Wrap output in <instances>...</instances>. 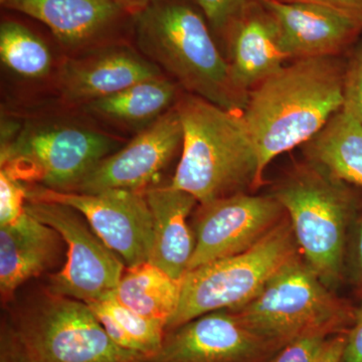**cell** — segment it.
Masks as SVG:
<instances>
[{
  "label": "cell",
  "instance_id": "1",
  "mask_svg": "<svg viewBox=\"0 0 362 362\" xmlns=\"http://www.w3.org/2000/svg\"><path fill=\"white\" fill-rule=\"evenodd\" d=\"M345 59H296L250 92L243 112L259 175L276 157L303 145L342 108Z\"/></svg>",
  "mask_w": 362,
  "mask_h": 362
},
{
  "label": "cell",
  "instance_id": "2",
  "mask_svg": "<svg viewBox=\"0 0 362 362\" xmlns=\"http://www.w3.org/2000/svg\"><path fill=\"white\" fill-rule=\"evenodd\" d=\"M135 35L145 58L176 84L211 103L243 113L247 95L230 75L206 16L189 0H150L136 14Z\"/></svg>",
  "mask_w": 362,
  "mask_h": 362
},
{
  "label": "cell",
  "instance_id": "3",
  "mask_svg": "<svg viewBox=\"0 0 362 362\" xmlns=\"http://www.w3.org/2000/svg\"><path fill=\"white\" fill-rule=\"evenodd\" d=\"M175 108L183 139L171 187L204 204L263 185L258 154L243 113L188 93L178 98Z\"/></svg>",
  "mask_w": 362,
  "mask_h": 362
},
{
  "label": "cell",
  "instance_id": "4",
  "mask_svg": "<svg viewBox=\"0 0 362 362\" xmlns=\"http://www.w3.org/2000/svg\"><path fill=\"white\" fill-rule=\"evenodd\" d=\"M0 362H152L122 349L84 302L45 289L9 309L0 331Z\"/></svg>",
  "mask_w": 362,
  "mask_h": 362
},
{
  "label": "cell",
  "instance_id": "5",
  "mask_svg": "<svg viewBox=\"0 0 362 362\" xmlns=\"http://www.w3.org/2000/svg\"><path fill=\"white\" fill-rule=\"evenodd\" d=\"M356 188L306 160L271 192L284 207L305 262L331 290L345 278L350 226L362 199Z\"/></svg>",
  "mask_w": 362,
  "mask_h": 362
},
{
  "label": "cell",
  "instance_id": "6",
  "mask_svg": "<svg viewBox=\"0 0 362 362\" xmlns=\"http://www.w3.org/2000/svg\"><path fill=\"white\" fill-rule=\"evenodd\" d=\"M356 310L299 256L275 274L252 301L230 311L250 329L282 349L309 333H346Z\"/></svg>",
  "mask_w": 362,
  "mask_h": 362
},
{
  "label": "cell",
  "instance_id": "7",
  "mask_svg": "<svg viewBox=\"0 0 362 362\" xmlns=\"http://www.w3.org/2000/svg\"><path fill=\"white\" fill-rule=\"evenodd\" d=\"M299 247L289 218L251 249L188 271L181 281L180 304L166 332L211 312L233 310L252 301L292 259Z\"/></svg>",
  "mask_w": 362,
  "mask_h": 362
},
{
  "label": "cell",
  "instance_id": "8",
  "mask_svg": "<svg viewBox=\"0 0 362 362\" xmlns=\"http://www.w3.org/2000/svg\"><path fill=\"white\" fill-rule=\"evenodd\" d=\"M118 147L111 136L86 126L30 122L0 147V169L28 185L73 192Z\"/></svg>",
  "mask_w": 362,
  "mask_h": 362
},
{
  "label": "cell",
  "instance_id": "9",
  "mask_svg": "<svg viewBox=\"0 0 362 362\" xmlns=\"http://www.w3.org/2000/svg\"><path fill=\"white\" fill-rule=\"evenodd\" d=\"M25 211L54 228L66 243L65 264L49 276L47 291L86 304L115 291L125 264L100 239L80 211L59 202L42 201L26 202Z\"/></svg>",
  "mask_w": 362,
  "mask_h": 362
},
{
  "label": "cell",
  "instance_id": "10",
  "mask_svg": "<svg viewBox=\"0 0 362 362\" xmlns=\"http://www.w3.org/2000/svg\"><path fill=\"white\" fill-rule=\"evenodd\" d=\"M28 201L59 202L77 209L126 268L149 261L153 218L144 192L108 189L80 194L33 185L28 187Z\"/></svg>",
  "mask_w": 362,
  "mask_h": 362
},
{
  "label": "cell",
  "instance_id": "11",
  "mask_svg": "<svg viewBox=\"0 0 362 362\" xmlns=\"http://www.w3.org/2000/svg\"><path fill=\"white\" fill-rule=\"evenodd\" d=\"M286 216L271 194L243 192L199 204L192 223L195 246L188 271L251 249Z\"/></svg>",
  "mask_w": 362,
  "mask_h": 362
},
{
  "label": "cell",
  "instance_id": "12",
  "mask_svg": "<svg viewBox=\"0 0 362 362\" xmlns=\"http://www.w3.org/2000/svg\"><path fill=\"white\" fill-rule=\"evenodd\" d=\"M280 349L225 309L168 331L152 362H267Z\"/></svg>",
  "mask_w": 362,
  "mask_h": 362
},
{
  "label": "cell",
  "instance_id": "13",
  "mask_svg": "<svg viewBox=\"0 0 362 362\" xmlns=\"http://www.w3.org/2000/svg\"><path fill=\"white\" fill-rule=\"evenodd\" d=\"M183 131L175 107L140 131L123 148L107 156L73 192L108 189L145 192L154 187L162 169L182 145Z\"/></svg>",
  "mask_w": 362,
  "mask_h": 362
},
{
  "label": "cell",
  "instance_id": "14",
  "mask_svg": "<svg viewBox=\"0 0 362 362\" xmlns=\"http://www.w3.org/2000/svg\"><path fill=\"white\" fill-rule=\"evenodd\" d=\"M286 59L340 57L362 37V21L331 7L308 2L262 0Z\"/></svg>",
  "mask_w": 362,
  "mask_h": 362
},
{
  "label": "cell",
  "instance_id": "15",
  "mask_svg": "<svg viewBox=\"0 0 362 362\" xmlns=\"http://www.w3.org/2000/svg\"><path fill=\"white\" fill-rule=\"evenodd\" d=\"M161 76L156 64L127 45H109L64 62L58 87L68 103L86 105Z\"/></svg>",
  "mask_w": 362,
  "mask_h": 362
},
{
  "label": "cell",
  "instance_id": "16",
  "mask_svg": "<svg viewBox=\"0 0 362 362\" xmlns=\"http://www.w3.org/2000/svg\"><path fill=\"white\" fill-rule=\"evenodd\" d=\"M63 238L52 226L25 213L0 226V294L4 304L30 279L51 270L63 252Z\"/></svg>",
  "mask_w": 362,
  "mask_h": 362
},
{
  "label": "cell",
  "instance_id": "17",
  "mask_svg": "<svg viewBox=\"0 0 362 362\" xmlns=\"http://www.w3.org/2000/svg\"><path fill=\"white\" fill-rule=\"evenodd\" d=\"M2 6L44 23L70 49L93 44L128 16L114 0H8Z\"/></svg>",
  "mask_w": 362,
  "mask_h": 362
},
{
  "label": "cell",
  "instance_id": "18",
  "mask_svg": "<svg viewBox=\"0 0 362 362\" xmlns=\"http://www.w3.org/2000/svg\"><path fill=\"white\" fill-rule=\"evenodd\" d=\"M226 59L235 87L250 92L284 68L275 25L263 4L252 8L233 26L225 40Z\"/></svg>",
  "mask_w": 362,
  "mask_h": 362
},
{
  "label": "cell",
  "instance_id": "19",
  "mask_svg": "<svg viewBox=\"0 0 362 362\" xmlns=\"http://www.w3.org/2000/svg\"><path fill=\"white\" fill-rule=\"evenodd\" d=\"M153 218V247L149 263L182 281L194 252L195 240L187 218L199 202L170 185L145 190Z\"/></svg>",
  "mask_w": 362,
  "mask_h": 362
},
{
  "label": "cell",
  "instance_id": "20",
  "mask_svg": "<svg viewBox=\"0 0 362 362\" xmlns=\"http://www.w3.org/2000/svg\"><path fill=\"white\" fill-rule=\"evenodd\" d=\"M178 88L173 78L161 76L90 102L84 109L98 118L142 130L175 106Z\"/></svg>",
  "mask_w": 362,
  "mask_h": 362
},
{
  "label": "cell",
  "instance_id": "21",
  "mask_svg": "<svg viewBox=\"0 0 362 362\" xmlns=\"http://www.w3.org/2000/svg\"><path fill=\"white\" fill-rule=\"evenodd\" d=\"M306 160L362 188V124L340 110L303 145Z\"/></svg>",
  "mask_w": 362,
  "mask_h": 362
},
{
  "label": "cell",
  "instance_id": "22",
  "mask_svg": "<svg viewBox=\"0 0 362 362\" xmlns=\"http://www.w3.org/2000/svg\"><path fill=\"white\" fill-rule=\"evenodd\" d=\"M112 294L131 310L166 326L180 304L181 281L145 262L126 268Z\"/></svg>",
  "mask_w": 362,
  "mask_h": 362
},
{
  "label": "cell",
  "instance_id": "23",
  "mask_svg": "<svg viewBox=\"0 0 362 362\" xmlns=\"http://www.w3.org/2000/svg\"><path fill=\"white\" fill-rule=\"evenodd\" d=\"M107 334L122 349L154 357L160 351L166 326L121 304L113 294L88 304Z\"/></svg>",
  "mask_w": 362,
  "mask_h": 362
},
{
  "label": "cell",
  "instance_id": "24",
  "mask_svg": "<svg viewBox=\"0 0 362 362\" xmlns=\"http://www.w3.org/2000/svg\"><path fill=\"white\" fill-rule=\"evenodd\" d=\"M0 59L21 77L44 78L52 68V54L44 40L30 28L13 21L0 25Z\"/></svg>",
  "mask_w": 362,
  "mask_h": 362
},
{
  "label": "cell",
  "instance_id": "25",
  "mask_svg": "<svg viewBox=\"0 0 362 362\" xmlns=\"http://www.w3.org/2000/svg\"><path fill=\"white\" fill-rule=\"evenodd\" d=\"M206 16L211 30L225 44L233 26L262 0H194Z\"/></svg>",
  "mask_w": 362,
  "mask_h": 362
},
{
  "label": "cell",
  "instance_id": "26",
  "mask_svg": "<svg viewBox=\"0 0 362 362\" xmlns=\"http://www.w3.org/2000/svg\"><path fill=\"white\" fill-rule=\"evenodd\" d=\"M349 54L345 59L341 110L362 124V37Z\"/></svg>",
  "mask_w": 362,
  "mask_h": 362
},
{
  "label": "cell",
  "instance_id": "27",
  "mask_svg": "<svg viewBox=\"0 0 362 362\" xmlns=\"http://www.w3.org/2000/svg\"><path fill=\"white\" fill-rule=\"evenodd\" d=\"M28 185L0 169V226L11 225L25 213Z\"/></svg>",
  "mask_w": 362,
  "mask_h": 362
},
{
  "label": "cell",
  "instance_id": "28",
  "mask_svg": "<svg viewBox=\"0 0 362 362\" xmlns=\"http://www.w3.org/2000/svg\"><path fill=\"white\" fill-rule=\"evenodd\" d=\"M332 335L309 333L288 342L267 362H315Z\"/></svg>",
  "mask_w": 362,
  "mask_h": 362
},
{
  "label": "cell",
  "instance_id": "29",
  "mask_svg": "<svg viewBox=\"0 0 362 362\" xmlns=\"http://www.w3.org/2000/svg\"><path fill=\"white\" fill-rule=\"evenodd\" d=\"M345 277L362 299V199L350 226L345 255Z\"/></svg>",
  "mask_w": 362,
  "mask_h": 362
},
{
  "label": "cell",
  "instance_id": "30",
  "mask_svg": "<svg viewBox=\"0 0 362 362\" xmlns=\"http://www.w3.org/2000/svg\"><path fill=\"white\" fill-rule=\"evenodd\" d=\"M344 362H362V299L356 307L351 327L346 333Z\"/></svg>",
  "mask_w": 362,
  "mask_h": 362
},
{
  "label": "cell",
  "instance_id": "31",
  "mask_svg": "<svg viewBox=\"0 0 362 362\" xmlns=\"http://www.w3.org/2000/svg\"><path fill=\"white\" fill-rule=\"evenodd\" d=\"M284 2H308L331 7L362 21V0H280Z\"/></svg>",
  "mask_w": 362,
  "mask_h": 362
},
{
  "label": "cell",
  "instance_id": "32",
  "mask_svg": "<svg viewBox=\"0 0 362 362\" xmlns=\"http://www.w3.org/2000/svg\"><path fill=\"white\" fill-rule=\"evenodd\" d=\"M346 333H338L329 337L315 362H344Z\"/></svg>",
  "mask_w": 362,
  "mask_h": 362
},
{
  "label": "cell",
  "instance_id": "33",
  "mask_svg": "<svg viewBox=\"0 0 362 362\" xmlns=\"http://www.w3.org/2000/svg\"><path fill=\"white\" fill-rule=\"evenodd\" d=\"M128 16L133 18L142 11L149 4L150 0H114Z\"/></svg>",
  "mask_w": 362,
  "mask_h": 362
},
{
  "label": "cell",
  "instance_id": "34",
  "mask_svg": "<svg viewBox=\"0 0 362 362\" xmlns=\"http://www.w3.org/2000/svg\"><path fill=\"white\" fill-rule=\"evenodd\" d=\"M6 1H8V0H1V4H6Z\"/></svg>",
  "mask_w": 362,
  "mask_h": 362
}]
</instances>
